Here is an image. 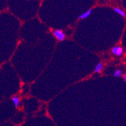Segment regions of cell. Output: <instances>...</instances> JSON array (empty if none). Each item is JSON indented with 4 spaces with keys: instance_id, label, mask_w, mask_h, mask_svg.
Here are the masks:
<instances>
[{
    "instance_id": "6da1fadb",
    "label": "cell",
    "mask_w": 126,
    "mask_h": 126,
    "mask_svg": "<svg viewBox=\"0 0 126 126\" xmlns=\"http://www.w3.org/2000/svg\"><path fill=\"white\" fill-rule=\"evenodd\" d=\"M53 35L58 41L64 40L66 38L64 32L60 30H55L53 31Z\"/></svg>"
},
{
    "instance_id": "7a4b0ae2",
    "label": "cell",
    "mask_w": 126,
    "mask_h": 126,
    "mask_svg": "<svg viewBox=\"0 0 126 126\" xmlns=\"http://www.w3.org/2000/svg\"><path fill=\"white\" fill-rule=\"evenodd\" d=\"M112 53L115 55L120 57L123 54L124 50L120 46H115L112 48Z\"/></svg>"
},
{
    "instance_id": "3957f363",
    "label": "cell",
    "mask_w": 126,
    "mask_h": 126,
    "mask_svg": "<svg viewBox=\"0 0 126 126\" xmlns=\"http://www.w3.org/2000/svg\"><path fill=\"white\" fill-rule=\"evenodd\" d=\"M92 9H89L87 11H86V12L81 14L80 15H79V19H85V18H88V17H89V16L90 15V14L92 13Z\"/></svg>"
},
{
    "instance_id": "277c9868",
    "label": "cell",
    "mask_w": 126,
    "mask_h": 126,
    "mask_svg": "<svg viewBox=\"0 0 126 126\" xmlns=\"http://www.w3.org/2000/svg\"><path fill=\"white\" fill-rule=\"evenodd\" d=\"M11 100L13 102V104L16 107H18V105L19 104V102H20V99H19V97L18 96H13V97L11 98Z\"/></svg>"
},
{
    "instance_id": "5b68a950",
    "label": "cell",
    "mask_w": 126,
    "mask_h": 126,
    "mask_svg": "<svg viewBox=\"0 0 126 126\" xmlns=\"http://www.w3.org/2000/svg\"><path fill=\"white\" fill-rule=\"evenodd\" d=\"M114 10L117 13H118L119 15H120L121 16H122L124 17V18H125V17H126V13H125L124 11L122 10H121V9L119 8L115 7L114 8Z\"/></svg>"
},
{
    "instance_id": "8992f818",
    "label": "cell",
    "mask_w": 126,
    "mask_h": 126,
    "mask_svg": "<svg viewBox=\"0 0 126 126\" xmlns=\"http://www.w3.org/2000/svg\"><path fill=\"white\" fill-rule=\"evenodd\" d=\"M103 68V65L102 63H98V64H97V65L96 66V67L95 68V72H97V73H98V72H101Z\"/></svg>"
},
{
    "instance_id": "52a82bcc",
    "label": "cell",
    "mask_w": 126,
    "mask_h": 126,
    "mask_svg": "<svg viewBox=\"0 0 126 126\" xmlns=\"http://www.w3.org/2000/svg\"><path fill=\"white\" fill-rule=\"evenodd\" d=\"M122 75V72L121 70H116L114 71V74H113V76L115 77H120Z\"/></svg>"
},
{
    "instance_id": "ba28073f",
    "label": "cell",
    "mask_w": 126,
    "mask_h": 126,
    "mask_svg": "<svg viewBox=\"0 0 126 126\" xmlns=\"http://www.w3.org/2000/svg\"><path fill=\"white\" fill-rule=\"evenodd\" d=\"M123 79H124V81L126 80V75H123Z\"/></svg>"
}]
</instances>
